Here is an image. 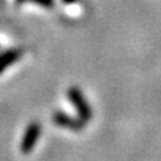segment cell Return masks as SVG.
<instances>
[{"label":"cell","mask_w":161,"mask_h":161,"mask_svg":"<svg viewBox=\"0 0 161 161\" xmlns=\"http://www.w3.org/2000/svg\"><path fill=\"white\" fill-rule=\"evenodd\" d=\"M67 97L70 99V102L73 103L74 109L77 110L78 117L82 119L85 124L89 122L93 117V112H92V108H90L87 99L85 98L83 93L80 92L77 86H71L67 92Z\"/></svg>","instance_id":"cell-1"},{"label":"cell","mask_w":161,"mask_h":161,"mask_svg":"<svg viewBox=\"0 0 161 161\" xmlns=\"http://www.w3.org/2000/svg\"><path fill=\"white\" fill-rule=\"evenodd\" d=\"M40 130H42V128L38 122H31L27 126L26 132L23 134L22 142H20V152L23 154H30L34 150L40 137Z\"/></svg>","instance_id":"cell-2"},{"label":"cell","mask_w":161,"mask_h":161,"mask_svg":"<svg viewBox=\"0 0 161 161\" xmlns=\"http://www.w3.org/2000/svg\"><path fill=\"white\" fill-rule=\"evenodd\" d=\"M53 122L60 128H66L70 130H74V132H80L85 126V122L79 117L78 118L70 117L69 114L63 112H55L53 115Z\"/></svg>","instance_id":"cell-3"},{"label":"cell","mask_w":161,"mask_h":161,"mask_svg":"<svg viewBox=\"0 0 161 161\" xmlns=\"http://www.w3.org/2000/svg\"><path fill=\"white\" fill-rule=\"evenodd\" d=\"M22 51L20 50H8V51L0 54V74H2L7 67H9L11 64H14L16 60L20 58Z\"/></svg>","instance_id":"cell-4"},{"label":"cell","mask_w":161,"mask_h":161,"mask_svg":"<svg viewBox=\"0 0 161 161\" xmlns=\"http://www.w3.org/2000/svg\"><path fill=\"white\" fill-rule=\"evenodd\" d=\"M31 2L39 4V6H43V7H51L54 0H31Z\"/></svg>","instance_id":"cell-5"},{"label":"cell","mask_w":161,"mask_h":161,"mask_svg":"<svg viewBox=\"0 0 161 161\" xmlns=\"http://www.w3.org/2000/svg\"><path fill=\"white\" fill-rule=\"evenodd\" d=\"M75 2V0H63V3H73Z\"/></svg>","instance_id":"cell-6"}]
</instances>
